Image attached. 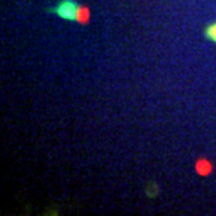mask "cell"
Segmentation results:
<instances>
[{
  "instance_id": "cell-1",
  "label": "cell",
  "mask_w": 216,
  "mask_h": 216,
  "mask_svg": "<svg viewBox=\"0 0 216 216\" xmlns=\"http://www.w3.org/2000/svg\"><path fill=\"white\" fill-rule=\"evenodd\" d=\"M77 9H79V4L74 0H61L55 7H52V11L63 20L76 21Z\"/></svg>"
},
{
  "instance_id": "cell-3",
  "label": "cell",
  "mask_w": 216,
  "mask_h": 216,
  "mask_svg": "<svg viewBox=\"0 0 216 216\" xmlns=\"http://www.w3.org/2000/svg\"><path fill=\"white\" fill-rule=\"evenodd\" d=\"M205 37L216 45V21L212 24H209V25L205 28Z\"/></svg>"
},
{
  "instance_id": "cell-2",
  "label": "cell",
  "mask_w": 216,
  "mask_h": 216,
  "mask_svg": "<svg viewBox=\"0 0 216 216\" xmlns=\"http://www.w3.org/2000/svg\"><path fill=\"white\" fill-rule=\"evenodd\" d=\"M88 20H90V10H88L87 7L79 6L77 14H76V21L79 24H87Z\"/></svg>"
}]
</instances>
